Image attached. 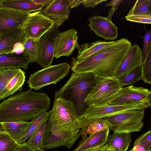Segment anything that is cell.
<instances>
[{
  "label": "cell",
  "mask_w": 151,
  "mask_h": 151,
  "mask_svg": "<svg viewBox=\"0 0 151 151\" xmlns=\"http://www.w3.org/2000/svg\"><path fill=\"white\" fill-rule=\"evenodd\" d=\"M132 45L127 39L121 38L83 60L72 59L71 69L76 73H92L98 77H113Z\"/></svg>",
  "instance_id": "1"
},
{
  "label": "cell",
  "mask_w": 151,
  "mask_h": 151,
  "mask_svg": "<svg viewBox=\"0 0 151 151\" xmlns=\"http://www.w3.org/2000/svg\"><path fill=\"white\" fill-rule=\"evenodd\" d=\"M37 151H45L44 149L41 148L40 150Z\"/></svg>",
  "instance_id": "47"
},
{
  "label": "cell",
  "mask_w": 151,
  "mask_h": 151,
  "mask_svg": "<svg viewBox=\"0 0 151 151\" xmlns=\"http://www.w3.org/2000/svg\"><path fill=\"white\" fill-rule=\"evenodd\" d=\"M151 13V0H138L127 15H140Z\"/></svg>",
  "instance_id": "30"
},
{
  "label": "cell",
  "mask_w": 151,
  "mask_h": 151,
  "mask_svg": "<svg viewBox=\"0 0 151 151\" xmlns=\"http://www.w3.org/2000/svg\"><path fill=\"white\" fill-rule=\"evenodd\" d=\"M15 68H0V100L4 99L6 87L10 81L21 70Z\"/></svg>",
  "instance_id": "26"
},
{
  "label": "cell",
  "mask_w": 151,
  "mask_h": 151,
  "mask_svg": "<svg viewBox=\"0 0 151 151\" xmlns=\"http://www.w3.org/2000/svg\"><path fill=\"white\" fill-rule=\"evenodd\" d=\"M123 1V0H114L111 1L106 5V6H112L111 8L108 11V16L106 18L111 21L112 17L115 11L117 10L118 6Z\"/></svg>",
  "instance_id": "37"
},
{
  "label": "cell",
  "mask_w": 151,
  "mask_h": 151,
  "mask_svg": "<svg viewBox=\"0 0 151 151\" xmlns=\"http://www.w3.org/2000/svg\"><path fill=\"white\" fill-rule=\"evenodd\" d=\"M114 41H106L100 40L90 43L78 44L76 47L78 51V55L76 57L73 58L72 59L77 61L83 60L104 47L113 43Z\"/></svg>",
  "instance_id": "22"
},
{
  "label": "cell",
  "mask_w": 151,
  "mask_h": 151,
  "mask_svg": "<svg viewBox=\"0 0 151 151\" xmlns=\"http://www.w3.org/2000/svg\"><path fill=\"white\" fill-rule=\"evenodd\" d=\"M112 151H120L118 150H112Z\"/></svg>",
  "instance_id": "48"
},
{
  "label": "cell",
  "mask_w": 151,
  "mask_h": 151,
  "mask_svg": "<svg viewBox=\"0 0 151 151\" xmlns=\"http://www.w3.org/2000/svg\"><path fill=\"white\" fill-rule=\"evenodd\" d=\"M99 77L92 73H73L65 84L55 92L54 98H61L72 103L79 119H83L89 107L85 100Z\"/></svg>",
  "instance_id": "4"
},
{
  "label": "cell",
  "mask_w": 151,
  "mask_h": 151,
  "mask_svg": "<svg viewBox=\"0 0 151 151\" xmlns=\"http://www.w3.org/2000/svg\"></svg>",
  "instance_id": "50"
},
{
  "label": "cell",
  "mask_w": 151,
  "mask_h": 151,
  "mask_svg": "<svg viewBox=\"0 0 151 151\" xmlns=\"http://www.w3.org/2000/svg\"><path fill=\"white\" fill-rule=\"evenodd\" d=\"M31 124V121L0 122V132L8 134L17 142L27 133Z\"/></svg>",
  "instance_id": "19"
},
{
  "label": "cell",
  "mask_w": 151,
  "mask_h": 151,
  "mask_svg": "<svg viewBox=\"0 0 151 151\" xmlns=\"http://www.w3.org/2000/svg\"><path fill=\"white\" fill-rule=\"evenodd\" d=\"M30 63L23 53L0 54V68H22L27 70Z\"/></svg>",
  "instance_id": "20"
},
{
  "label": "cell",
  "mask_w": 151,
  "mask_h": 151,
  "mask_svg": "<svg viewBox=\"0 0 151 151\" xmlns=\"http://www.w3.org/2000/svg\"><path fill=\"white\" fill-rule=\"evenodd\" d=\"M141 67L142 73L141 80L151 84V40L146 57L142 61Z\"/></svg>",
  "instance_id": "31"
},
{
  "label": "cell",
  "mask_w": 151,
  "mask_h": 151,
  "mask_svg": "<svg viewBox=\"0 0 151 151\" xmlns=\"http://www.w3.org/2000/svg\"><path fill=\"white\" fill-rule=\"evenodd\" d=\"M150 107L147 102L127 104H109L89 107L87 109L84 118H104L131 110L144 109Z\"/></svg>",
  "instance_id": "9"
},
{
  "label": "cell",
  "mask_w": 151,
  "mask_h": 151,
  "mask_svg": "<svg viewBox=\"0 0 151 151\" xmlns=\"http://www.w3.org/2000/svg\"><path fill=\"white\" fill-rule=\"evenodd\" d=\"M24 49V46L22 43H18L15 45L11 53L21 54L23 53Z\"/></svg>",
  "instance_id": "40"
},
{
  "label": "cell",
  "mask_w": 151,
  "mask_h": 151,
  "mask_svg": "<svg viewBox=\"0 0 151 151\" xmlns=\"http://www.w3.org/2000/svg\"><path fill=\"white\" fill-rule=\"evenodd\" d=\"M55 24L48 17L38 11L31 13L22 27L26 38L40 39Z\"/></svg>",
  "instance_id": "8"
},
{
  "label": "cell",
  "mask_w": 151,
  "mask_h": 151,
  "mask_svg": "<svg viewBox=\"0 0 151 151\" xmlns=\"http://www.w3.org/2000/svg\"><path fill=\"white\" fill-rule=\"evenodd\" d=\"M59 30L55 24L40 39V54L37 63L43 68L52 65Z\"/></svg>",
  "instance_id": "10"
},
{
  "label": "cell",
  "mask_w": 151,
  "mask_h": 151,
  "mask_svg": "<svg viewBox=\"0 0 151 151\" xmlns=\"http://www.w3.org/2000/svg\"><path fill=\"white\" fill-rule=\"evenodd\" d=\"M110 129H107L88 136L85 141L79 144L73 151H88L95 148L103 147L106 143Z\"/></svg>",
  "instance_id": "21"
},
{
  "label": "cell",
  "mask_w": 151,
  "mask_h": 151,
  "mask_svg": "<svg viewBox=\"0 0 151 151\" xmlns=\"http://www.w3.org/2000/svg\"><path fill=\"white\" fill-rule=\"evenodd\" d=\"M138 145L145 151H151V129L138 137L135 141L134 145Z\"/></svg>",
  "instance_id": "34"
},
{
  "label": "cell",
  "mask_w": 151,
  "mask_h": 151,
  "mask_svg": "<svg viewBox=\"0 0 151 151\" xmlns=\"http://www.w3.org/2000/svg\"><path fill=\"white\" fill-rule=\"evenodd\" d=\"M88 26L90 30L94 32L96 35L105 40L113 41L118 35V28L112 21L102 16H94L89 18Z\"/></svg>",
  "instance_id": "13"
},
{
  "label": "cell",
  "mask_w": 151,
  "mask_h": 151,
  "mask_svg": "<svg viewBox=\"0 0 151 151\" xmlns=\"http://www.w3.org/2000/svg\"><path fill=\"white\" fill-rule=\"evenodd\" d=\"M122 87L115 77H100L85 102L89 107L107 104Z\"/></svg>",
  "instance_id": "5"
},
{
  "label": "cell",
  "mask_w": 151,
  "mask_h": 151,
  "mask_svg": "<svg viewBox=\"0 0 151 151\" xmlns=\"http://www.w3.org/2000/svg\"><path fill=\"white\" fill-rule=\"evenodd\" d=\"M102 149L103 147L95 148L88 151H102Z\"/></svg>",
  "instance_id": "45"
},
{
  "label": "cell",
  "mask_w": 151,
  "mask_h": 151,
  "mask_svg": "<svg viewBox=\"0 0 151 151\" xmlns=\"http://www.w3.org/2000/svg\"><path fill=\"white\" fill-rule=\"evenodd\" d=\"M132 149L133 151H145L142 147L138 145H134Z\"/></svg>",
  "instance_id": "44"
},
{
  "label": "cell",
  "mask_w": 151,
  "mask_h": 151,
  "mask_svg": "<svg viewBox=\"0 0 151 151\" xmlns=\"http://www.w3.org/2000/svg\"><path fill=\"white\" fill-rule=\"evenodd\" d=\"M40 143L44 148H51L67 142L73 134L79 119L73 104L62 98H54Z\"/></svg>",
  "instance_id": "2"
},
{
  "label": "cell",
  "mask_w": 151,
  "mask_h": 151,
  "mask_svg": "<svg viewBox=\"0 0 151 151\" xmlns=\"http://www.w3.org/2000/svg\"><path fill=\"white\" fill-rule=\"evenodd\" d=\"M36 4L46 7L50 4L53 0H32Z\"/></svg>",
  "instance_id": "41"
},
{
  "label": "cell",
  "mask_w": 151,
  "mask_h": 151,
  "mask_svg": "<svg viewBox=\"0 0 151 151\" xmlns=\"http://www.w3.org/2000/svg\"><path fill=\"white\" fill-rule=\"evenodd\" d=\"M47 121H45L34 132L25 143L30 145L37 151L40 150V144L43 138Z\"/></svg>",
  "instance_id": "29"
},
{
  "label": "cell",
  "mask_w": 151,
  "mask_h": 151,
  "mask_svg": "<svg viewBox=\"0 0 151 151\" xmlns=\"http://www.w3.org/2000/svg\"><path fill=\"white\" fill-rule=\"evenodd\" d=\"M30 14L0 6V34L22 28Z\"/></svg>",
  "instance_id": "11"
},
{
  "label": "cell",
  "mask_w": 151,
  "mask_h": 151,
  "mask_svg": "<svg viewBox=\"0 0 151 151\" xmlns=\"http://www.w3.org/2000/svg\"><path fill=\"white\" fill-rule=\"evenodd\" d=\"M144 109L131 110L104 118L114 132L130 133L141 130L144 123Z\"/></svg>",
  "instance_id": "7"
},
{
  "label": "cell",
  "mask_w": 151,
  "mask_h": 151,
  "mask_svg": "<svg viewBox=\"0 0 151 151\" xmlns=\"http://www.w3.org/2000/svg\"><path fill=\"white\" fill-rule=\"evenodd\" d=\"M22 44L24 48L23 54L29 60L31 63H37L40 54V39L26 38Z\"/></svg>",
  "instance_id": "25"
},
{
  "label": "cell",
  "mask_w": 151,
  "mask_h": 151,
  "mask_svg": "<svg viewBox=\"0 0 151 151\" xmlns=\"http://www.w3.org/2000/svg\"><path fill=\"white\" fill-rule=\"evenodd\" d=\"M149 90L133 85L121 88L109 104H127L147 102Z\"/></svg>",
  "instance_id": "12"
},
{
  "label": "cell",
  "mask_w": 151,
  "mask_h": 151,
  "mask_svg": "<svg viewBox=\"0 0 151 151\" xmlns=\"http://www.w3.org/2000/svg\"><path fill=\"white\" fill-rule=\"evenodd\" d=\"M14 151H37L30 145L24 143L20 145Z\"/></svg>",
  "instance_id": "39"
},
{
  "label": "cell",
  "mask_w": 151,
  "mask_h": 151,
  "mask_svg": "<svg viewBox=\"0 0 151 151\" xmlns=\"http://www.w3.org/2000/svg\"><path fill=\"white\" fill-rule=\"evenodd\" d=\"M49 115V112L46 111L40 114L31 120L32 124L28 131L24 136L17 142L21 144L25 143L40 125L45 121H47Z\"/></svg>",
  "instance_id": "28"
},
{
  "label": "cell",
  "mask_w": 151,
  "mask_h": 151,
  "mask_svg": "<svg viewBox=\"0 0 151 151\" xmlns=\"http://www.w3.org/2000/svg\"><path fill=\"white\" fill-rule=\"evenodd\" d=\"M125 18L128 21L151 24V13L140 15H127Z\"/></svg>",
  "instance_id": "35"
},
{
  "label": "cell",
  "mask_w": 151,
  "mask_h": 151,
  "mask_svg": "<svg viewBox=\"0 0 151 151\" xmlns=\"http://www.w3.org/2000/svg\"><path fill=\"white\" fill-rule=\"evenodd\" d=\"M50 99L45 93L32 89L19 92L0 104V122L32 120L50 107Z\"/></svg>",
  "instance_id": "3"
},
{
  "label": "cell",
  "mask_w": 151,
  "mask_h": 151,
  "mask_svg": "<svg viewBox=\"0 0 151 151\" xmlns=\"http://www.w3.org/2000/svg\"><path fill=\"white\" fill-rule=\"evenodd\" d=\"M84 1V0H70L71 9L77 7Z\"/></svg>",
  "instance_id": "42"
},
{
  "label": "cell",
  "mask_w": 151,
  "mask_h": 151,
  "mask_svg": "<svg viewBox=\"0 0 151 151\" xmlns=\"http://www.w3.org/2000/svg\"><path fill=\"white\" fill-rule=\"evenodd\" d=\"M102 151H112V150L106 145H104L103 147Z\"/></svg>",
  "instance_id": "46"
},
{
  "label": "cell",
  "mask_w": 151,
  "mask_h": 151,
  "mask_svg": "<svg viewBox=\"0 0 151 151\" xmlns=\"http://www.w3.org/2000/svg\"><path fill=\"white\" fill-rule=\"evenodd\" d=\"M70 0H53L40 12L60 27L69 18L70 10Z\"/></svg>",
  "instance_id": "15"
},
{
  "label": "cell",
  "mask_w": 151,
  "mask_h": 151,
  "mask_svg": "<svg viewBox=\"0 0 151 151\" xmlns=\"http://www.w3.org/2000/svg\"><path fill=\"white\" fill-rule=\"evenodd\" d=\"M106 1V0H84L82 4L86 8L93 7L99 4Z\"/></svg>",
  "instance_id": "38"
},
{
  "label": "cell",
  "mask_w": 151,
  "mask_h": 151,
  "mask_svg": "<svg viewBox=\"0 0 151 151\" xmlns=\"http://www.w3.org/2000/svg\"><path fill=\"white\" fill-rule=\"evenodd\" d=\"M147 103L151 107V91H149L147 95Z\"/></svg>",
  "instance_id": "43"
},
{
  "label": "cell",
  "mask_w": 151,
  "mask_h": 151,
  "mask_svg": "<svg viewBox=\"0 0 151 151\" xmlns=\"http://www.w3.org/2000/svg\"><path fill=\"white\" fill-rule=\"evenodd\" d=\"M71 66L67 62L43 68L30 74L29 88L36 91L51 84H56L68 73Z\"/></svg>",
  "instance_id": "6"
},
{
  "label": "cell",
  "mask_w": 151,
  "mask_h": 151,
  "mask_svg": "<svg viewBox=\"0 0 151 151\" xmlns=\"http://www.w3.org/2000/svg\"><path fill=\"white\" fill-rule=\"evenodd\" d=\"M129 151H133L132 149L131 150Z\"/></svg>",
  "instance_id": "49"
},
{
  "label": "cell",
  "mask_w": 151,
  "mask_h": 151,
  "mask_svg": "<svg viewBox=\"0 0 151 151\" xmlns=\"http://www.w3.org/2000/svg\"><path fill=\"white\" fill-rule=\"evenodd\" d=\"M142 73L141 67H138L128 73L124 77L119 80L123 86L133 84L141 80Z\"/></svg>",
  "instance_id": "33"
},
{
  "label": "cell",
  "mask_w": 151,
  "mask_h": 151,
  "mask_svg": "<svg viewBox=\"0 0 151 151\" xmlns=\"http://www.w3.org/2000/svg\"><path fill=\"white\" fill-rule=\"evenodd\" d=\"M145 29V34L143 37L142 48V61L146 56L149 47L151 40V29L149 32Z\"/></svg>",
  "instance_id": "36"
},
{
  "label": "cell",
  "mask_w": 151,
  "mask_h": 151,
  "mask_svg": "<svg viewBox=\"0 0 151 151\" xmlns=\"http://www.w3.org/2000/svg\"><path fill=\"white\" fill-rule=\"evenodd\" d=\"M20 144L8 134L0 132V151H14Z\"/></svg>",
  "instance_id": "32"
},
{
  "label": "cell",
  "mask_w": 151,
  "mask_h": 151,
  "mask_svg": "<svg viewBox=\"0 0 151 151\" xmlns=\"http://www.w3.org/2000/svg\"><path fill=\"white\" fill-rule=\"evenodd\" d=\"M131 140L130 133L114 132L112 134L108 135L104 145L111 150L127 151Z\"/></svg>",
  "instance_id": "23"
},
{
  "label": "cell",
  "mask_w": 151,
  "mask_h": 151,
  "mask_svg": "<svg viewBox=\"0 0 151 151\" xmlns=\"http://www.w3.org/2000/svg\"><path fill=\"white\" fill-rule=\"evenodd\" d=\"M77 31L74 29L59 32L58 36L54 57L70 55L78 44Z\"/></svg>",
  "instance_id": "16"
},
{
  "label": "cell",
  "mask_w": 151,
  "mask_h": 151,
  "mask_svg": "<svg viewBox=\"0 0 151 151\" xmlns=\"http://www.w3.org/2000/svg\"><path fill=\"white\" fill-rule=\"evenodd\" d=\"M142 63V53L138 45H132L113 77L119 80L126 76Z\"/></svg>",
  "instance_id": "14"
},
{
  "label": "cell",
  "mask_w": 151,
  "mask_h": 151,
  "mask_svg": "<svg viewBox=\"0 0 151 151\" xmlns=\"http://www.w3.org/2000/svg\"><path fill=\"white\" fill-rule=\"evenodd\" d=\"M76 127L81 129L79 135L82 136L80 144L87 139L88 136L97 132L105 130L110 129L111 126L108 122L104 118H84L77 122Z\"/></svg>",
  "instance_id": "17"
},
{
  "label": "cell",
  "mask_w": 151,
  "mask_h": 151,
  "mask_svg": "<svg viewBox=\"0 0 151 151\" xmlns=\"http://www.w3.org/2000/svg\"><path fill=\"white\" fill-rule=\"evenodd\" d=\"M0 6L30 13L32 12L40 11L43 8L32 0H0Z\"/></svg>",
  "instance_id": "24"
},
{
  "label": "cell",
  "mask_w": 151,
  "mask_h": 151,
  "mask_svg": "<svg viewBox=\"0 0 151 151\" xmlns=\"http://www.w3.org/2000/svg\"><path fill=\"white\" fill-rule=\"evenodd\" d=\"M26 39L22 28L0 34V54L11 53L16 44L19 43L23 44Z\"/></svg>",
  "instance_id": "18"
},
{
  "label": "cell",
  "mask_w": 151,
  "mask_h": 151,
  "mask_svg": "<svg viewBox=\"0 0 151 151\" xmlns=\"http://www.w3.org/2000/svg\"><path fill=\"white\" fill-rule=\"evenodd\" d=\"M25 79V72L21 69L9 81L6 91L4 98H6L17 91H21Z\"/></svg>",
  "instance_id": "27"
}]
</instances>
